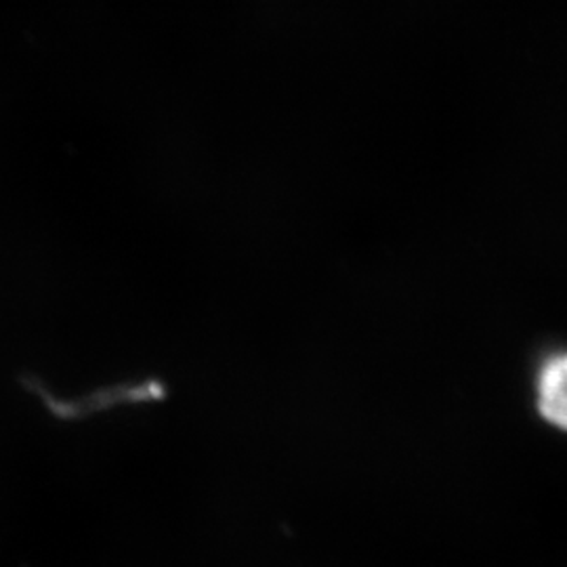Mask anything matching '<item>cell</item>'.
Segmentation results:
<instances>
[{"label":"cell","mask_w":567,"mask_h":567,"mask_svg":"<svg viewBox=\"0 0 567 567\" xmlns=\"http://www.w3.org/2000/svg\"><path fill=\"white\" fill-rule=\"evenodd\" d=\"M536 404L548 425L567 431V353L548 358L540 368Z\"/></svg>","instance_id":"1"}]
</instances>
